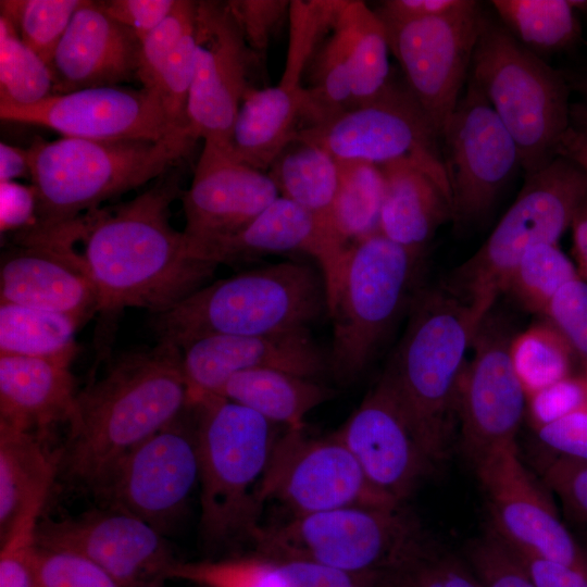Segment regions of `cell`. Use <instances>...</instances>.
Listing matches in <instances>:
<instances>
[{
	"label": "cell",
	"mask_w": 587,
	"mask_h": 587,
	"mask_svg": "<svg viewBox=\"0 0 587 587\" xmlns=\"http://www.w3.org/2000/svg\"><path fill=\"white\" fill-rule=\"evenodd\" d=\"M182 193L177 173L166 172L116 208H99L52 228L66 240H83L79 254L98 290V314L110 319L125 308L157 314L211 278L217 265L195 255L171 224V204Z\"/></svg>",
	"instance_id": "1"
},
{
	"label": "cell",
	"mask_w": 587,
	"mask_h": 587,
	"mask_svg": "<svg viewBox=\"0 0 587 587\" xmlns=\"http://www.w3.org/2000/svg\"><path fill=\"white\" fill-rule=\"evenodd\" d=\"M189 407L178 347L159 341L118 355L77 394L68 423L67 473L100 490L128 452Z\"/></svg>",
	"instance_id": "2"
},
{
	"label": "cell",
	"mask_w": 587,
	"mask_h": 587,
	"mask_svg": "<svg viewBox=\"0 0 587 587\" xmlns=\"http://www.w3.org/2000/svg\"><path fill=\"white\" fill-rule=\"evenodd\" d=\"M488 313L441 286L416 290L405 332L384 372L435 464L449 452L466 353Z\"/></svg>",
	"instance_id": "3"
},
{
	"label": "cell",
	"mask_w": 587,
	"mask_h": 587,
	"mask_svg": "<svg viewBox=\"0 0 587 587\" xmlns=\"http://www.w3.org/2000/svg\"><path fill=\"white\" fill-rule=\"evenodd\" d=\"M195 141L187 134L161 140L37 139L26 150L37 195L36 222L27 229L70 223L162 176Z\"/></svg>",
	"instance_id": "4"
},
{
	"label": "cell",
	"mask_w": 587,
	"mask_h": 587,
	"mask_svg": "<svg viewBox=\"0 0 587 587\" xmlns=\"http://www.w3.org/2000/svg\"><path fill=\"white\" fill-rule=\"evenodd\" d=\"M327 311L323 276L280 262L215 280L154 314L159 341L180 347L209 335H265L308 325Z\"/></svg>",
	"instance_id": "5"
},
{
	"label": "cell",
	"mask_w": 587,
	"mask_h": 587,
	"mask_svg": "<svg viewBox=\"0 0 587 587\" xmlns=\"http://www.w3.org/2000/svg\"><path fill=\"white\" fill-rule=\"evenodd\" d=\"M190 407L196 416L202 536L211 542L251 537L259 526V488L277 425L221 396L203 397Z\"/></svg>",
	"instance_id": "6"
},
{
	"label": "cell",
	"mask_w": 587,
	"mask_h": 587,
	"mask_svg": "<svg viewBox=\"0 0 587 587\" xmlns=\"http://www.w3.org/2000/svg\"><path fill=\"white\" fill-rule=\"evenodd\" d=\"M471 68V83L515 141L526 176L541 170L570 128L562 76L484 13Z\"/></svg>",
	"instance_id": "7"
},
{
	"label": "cell",
	"mask_w": 587,
	"mask_h": 587,
	"mask_svg": "<svg viewBox=\"0 0 587 587\" xmlns=\"http://www.w3.org/2000/svg\"><path fill=\"white\" fill-rule=\"evenodd\" d=\"M422 254L376 232L350 243L332 292L329 371L342 382L367 367L407 301L416 290Z\"/></svg>",
	"instance_id": "8"
},
{
	"label": "cell",
	"mask_w": 587,
	"mask_h": 587,
	"mask_svg": "<svg viewBox=\"0 0 587 587\" xmlns=\"http://www.w3.org/2000/svg\"><path fill=\"white\" fill-rule=\"evenodd\" d=\"M586 197V171L572 159L555 157L526 176L515 201L486 241L440 286L490 312L525 252L539 243L558 245Z\"/></svg>",
	"instance_id": "9"
},
{
	"label": "cell",
	"mask_w": 587,
	"mask_h": 587,
	"mask_svg": "<svg viewBox=\"0 0 587 587\" xmlns=\"http://www.w3.org/2000/svg\"><path fill=\"white\" fill-rule=\"evenodd\" d=\"M267 555L316 563L351 576L411 566L426 555L421 529L399 508L345 507L291 516L252 533Z\"/></svg>",
	"instance_id": "10"
},
{
	"label": "cell",
	"mask_w": 587,
	"mask_h": 587,
	"mask_svg": "<svg viewBox=\"0 0 587 587\" xmlns=\"http://www.w3.org/2000/svg\"><path fill=\"white\" fill-rule=\"evenodd\" d=\"M295 139L320 147L338 162L413 164L437 183L451 204L441 139L407 85L390 82L374 100L302 128Z\"/></svg>",
	"instance_id": "11"
},
{
	"label": "cell",
	"mask_w": 587,
	"mask_h": 587,
	"mask_svg": "<svg viewBox=\"0 0 587 587\" xmlns=\"http://www.w3.org/2000/svg\"><path fill=\"white\" fill-rule=\"evenodd\" d=\"M292 516L345 507L399 508L374 487L337 433L309 436L304 427L278 435L259 488Z\"/></svg>",
	"instance_id": "12"
},
{
	"label": "cell",
	"mask_w": 587,
	"mask_h": 587,
	"mask_svg": "<svg viewBox=\"0 0 587 587\" xmlns=\"http://www.w3.org/2000/svg\"><path fill=\"white\" fill-rule=\"evenodd\" d=\"M483 12L469 0L448 14L409 21H383L389 48L442 141L472 63Z\"/></svg>",
	"instance_id": "13"
},
{
	"label": "cell",
	"mask_w": 587,
	"mask_h": 587,
	"mask_svg": "<svg viewBox=\"0 0 587 587\" xmlns=\"http://www.w3.org/2000/svg\"><path fill=\"white\" fill-rule=\"evenodd\" d=\"M252 54L227 1H197L188 100L189 134L195 140L228 151L239 108L251 89Z\"/></svg>",
	"instance_id": "14"
},
{
	"label": "cell",
	"mask_w": 587,
	"mask_h": 587,
	"mask_svg": "<svg viewBox=\"0 0 587 587\" xmlns=\"http://www.w3.org/2000/svg\"><path fill=\"white\" fill-rule=\"evenodd\" d=\"M441 145L451 191V221L458 226L475 223L521 165L516 143L488 100L470 83Z\"/></svg>",
	"instance_id": "15"
},
{
	"label": "cell",
	"mask_w": 587,
	"mask_h": 587,
	"mask_svg": "<svg viewBox=\"0 0 587 587\" xmlns=\"http://www.w3.org/2000/svg\"><path fill=\"white\" fill-rule=\"evenodd\" d=\"M514 336L502 321H482L472 342L460 388L458 424L461 445L473 464L516 445L526 395L511 358Z\"/></svg>",
	"instance_id": "16"
},
{
	"label": "cell",
	"mask_w": 587,
	"mask_h": 587,
	"mask_svg": "<svg viewBox=\"0 0 587 587\" xmlns=\"http://www.w3.org/2000/svg\"><path fill=\"white\" fill-rule=\"evenodd\" d=\"M474 466L486 495L492 532L501 540L520 553L587 573V553L524 466L516 445L488 454Z\"/></svg>",
	"instance_id": "17"
},
{
	"label": "cell",
	"mask_w": 587,
	"mask_h": 587,
	"mask_svg": "<svg viewBox=\"0 0 587 587\" xmlns=\"http://www.w3.org/2000/svg\"><path fill=\"white\" fill-rule=\"evenodd\" d=\"M183 415L128 452L99 490L114 507L160 532L184 509L199 483L196 426Z\"/></svg>",
	"instance_id": "18"
},
{
	"label": "cell",
	"mask_w": 587,
	"mask_h": 587,
	"mask_svg": "<svg viewBox=\"0 0 587 587\" xmlns=\"http://www.w3.org/2000/svg\"><path fill=\"white\" fill-rule=\"evenodd\" d=\"M336 433L371 484L400 504L436 465L385 374Z\"/></svg>",
	"instance_id": "19"
},
{
	"label": "cell",
	"mask_w": 587,
	"mask_h": 587,
	"mask_svg": "<svg viewBox=\"0 0 587 587\" xmlns=\"http://www.w3.org/2000/svg\"><path fill=\"white\" fill-rule=\"evenodd\" d=\"M0 117L91 140H161L182 134L173 130L157 97L142 87L85 88L28 105L0 101Z\"/></svg>",
	"instance_id": "20"
},
{
	"label": "cell",
	"mask_w": 587,
	"mask_h": 587,
	"mask_svg": "<svg viewBox=\"0 0 587 587\" xmlns=\"http://www.w3.org/2000/svg\"><path fill=\"white\" fill-rule=\"evenodd\" d=\"M37 545L88 559L120 587L154 585L174 561L159 529L116 507L45 521L37 528Z\"/></svg>",
	"instance_id": "21"
},
{
	"label": "cell",
	"mask_w": 587,
	"mask_h": 587,
	"mask_svg": "<svg viewBox=\"0 0 587 587\" xmlns=\"http://www.w3.org/2000/svg\"><path fill=\"white\" fill-rule=\"evenodd\" d=\"M180 197L183 233L192 253L204 260L207 248L246 227L279 192L265 172L204 145L191 184Z\"/></svg>",
	"instance_id": "22"
},
{
	"label": "cell",
	"mask_w": 587,
	"mask_h": 587,
	"mask_svg": "<svg viewBox=\"0 0 587 587\" xmlns=\"http://www.w3.org/2000/svg\"><path fill=\"white\" fill-rule=\"evenodd\" d=\"M190 404L217 396L234 375L257 369L315 378L329 370L308 328L265 335H209L178 347Z\"/></svg>",
	"instance_id": "23"
},
{
	"label": "cell",
	"mask_w": 587,
	"mask_h": 587,
	"mask_svg": "<svg viewBox=\"0 0 587 587\" xmlns=\"http://www.w3.org/2000/svg\"><path fill=\"white\" fill-rule=\"evenodd\" d=\"M0 303L62 313L85 323L98 313L99 295L73 246L35 237L2 254Z\"/></svg>",
	"instance_id": "24"
},
{
	"label": "cell",
	"mask_w": 587,
	"mask_h": 587,
	"mask_svg": "<svg viewBox=\"0 0 587 587\" xmlns=\"http://www.w3.org/2000/svg\"><path fill=\"white\" fill-rule=\"evenodd\" d=\"M139 54L140 39L134 32L109 16L99 2L83 0L50 63L53 95L137 79Z\"/></svg>",
	"instance_id": "25"
},
{
	"label": "cell",
	"mask_w": 587,
	"mask_h": 587,
	"mask_svg": "<svg viewBox=\"0 0 587 587\" xmlns=\"http://www.w3.org/2000/svg\"><path fill=\"white\" fill-rule=\"evenodd\" d=\"M347 248L312 213L279 196L241 230L207 248L202 258L218 265L270 253H304L319 265L327 297Z\"/></svg>",
	"instance_id": "26"
},
{
	"label": "cell",
	"mask_w": 587,
	"mask_h": 587,
	"mask_svg": "<svg viewBox=\"0 0 587 587\" xmlns=\"http://www.w3.org/2000/svg\"><path fill=\"white\" fill-rule=\"evenodd\" d=\"M304 73L298 65L285 64L275 86L248 91L234 124L228 154L259 171L270 168L301 128Z\"/></svg>",
	"instance_id": "27"
},
{
	"label": "cell",
	"mask_w": 587,
	"mask_h": 587,
	"mask_svg": "<svg viewBox=\"0 0 587 587\" xmlns=\"http://www.w3.org/2000/svg\"><path fill=\"white\" fill-rule=\"evenodd\" d=\"M196 8L197 1L177 0L170 16L140 40L137 72V80L157 97L173 130L189 136Z\"/></svg>",
	"instance_id": "28"
},
{
	"label": "cell",
	"mask_w": 587,
	"mask_h": 587,
	"mask_svg": "<svg viewBox=\"0 0 587 587\" xmlns=\"http://www.w3.org/2000/svg\"><path fill=\"white\" fill-rule=\"evenodd\" d=\"M70 366L53 359L0 357V422L28 432L68 424L77 400Z\"/></svg>",
	"instance_id": "29"
},
{
	"label": "cell",
	"mask_w": 587,
	"mask_h": 587,
	"mask_svg": "<svg viewBox=\"0 0 587 587\" xmlns=\"http://www.w3.org/2000/svg\"><path fill=\"white\" fill-rule=\"evenodd\" d=\"M385 182L379 232L396 243L423 253L438 227L451 221V204L420 167L396 162L379 166Z\"/></svg>",
	"instance_id": "30"
},
{
	"label": "cell",
	"mask_w": 587,
	"mask_h": 587,
	"mask_svg": "<svg viewBox=\"0 0 587 587\" xmlns=\"http://www.w3.org/2000/svg\"><path fill=\"white\" fill-rule=\"evenodd\" d=\"M164 578L202 587H353L342 572L301 560L240 558L220 561L174 560Z\"/></svg>",
	"instance_id": "31"
},
{
	"label": "cell",
	"mask_w": 587,
	"mask_h": 587,
	"mask_svg": "<svg viewBox=\"0 0 587 587\" xmlns=\"http://www.w3.org/2000/svg\"><path fill=\"white\" fill-rule=\"evenodd\" d=\"M217 396L251 409L275 425L298 429L304 427L308 413L329 400L334 391L313 378L257 369L230 377Z\"/></svg>",
	"instance_id": "32"
},
{
	"label": "cell",
	"mask_w": 587,
	"mask_h": 587,
	"mask_svg": "<svg viewBox=\"0 0 587 587\" xmlns=\"http://www.w3.org/2000/svg\"><path fill=\"white\" fill-rule=\"evenodd\" d=\"M333 27L342 37L355 105L377 98L390 84L386 27L363 1L341 0Z\"/></svg>",
	"instance_id": "33"
},
{
	"label": "cell",
	"mask_w": 587,
	"mask_h": 587,
	"mask_svg": "<svg viewBox=\"0 0 587 587\" xmlns=\"http://www.w3.org/2000/svg\"><path fill=\"white\" fill-rule=\"evenodd\" d=\"M268 170L267 174L279 196L308 210L337 237L333 209L339 184V166L332 155L313 143L295 139Z\"/></svg>",
	"instance_id": "34"
},
{
	"label": "cell",
	"mask_w": 587,
	"mask_h": 587,
	"mask_svg": "<svg viewBox=\"0 0 587 587\" xmlns=\"http://www.w3.org/2000/svg\"><path fill=\"white\" fill-rule=\"evenodd\" d=\"M54 473V461L32 432L0 422L1 539L26 502L51 486Z\"/></svg>",
	"instance_id": "35"
},
{
	"label": "cell",
	"mask_w": 587,
	"mask_h": 587,
	"mask_svg": "<svg viewBox=\"0 0 587 587\" xmlns=\"http://www.w3.org/2000/svg\"><path fill=\"white\" fill-rule=\"evenodd\" d=\"M79 320L42 309L0 303V357H27L72 363Z\"/></svg>",
	"instance_id": "36"
},
{
	"label": "cell",
	"mask_w": 587,
	"mask_h": 587,
	"mask_svg": "<svg viewBox=\"0 0 587 587\" xmlns=\"http://www.w3.org/2000/svg\"><path fill=\"white\" fill-rule=\"evenodd\" d=\"M586 2L567 0H494L504 27L538 55L571 45L579 33L575 13Z\"/></svg>",
	"instance_id": "37"
},
{
	"label": "cell",
	"mask_w": 587,
	"mask_h": 587,
	"mask_svg": "<svg viewBox=\"0 0 587 587\" xmlns=\"http://www.w3.org/2000/svg\"><path fill=\"white\" fill-rule=\"evenodd\" d=\"M338 166L333 225L337 237L348 246L379 232L385 182L375 164L353 161L338 162Z\"/></svg>",
	"instance_id": "38"
},
{
	"label": "cell",
	"mask_w": 587,
	"mask_h": 587,
	"mask_svg": "<svg viewBox=\"0 0 587 587\" xmlns=\"http://www.w3.org/2000/svg\"><path fill=\"white\" fill-rule=\"evenodd\" d=\"M332 34L316 48L309 66V84L301 128L330 121L355 107L351 73L345 43L339 32L332 26Z\"/></svg>",
	"instance_id": "39"
},
{
	"label": "cell",
	"mask_w": 587,
	"mask_h": 587,
	"mask_svg": "<svg viewBox=\"0 0 587 587\" xmlns=\"http://www.w3.org/2000/svg\"><path fill=\"white\" fill-rule=\"evenodd\" d=\"M511 358L526 399L572 375L576 360L565 338L549 321L514 336Z\"/></svg>",
	"instance_id": "40"
},
{
	"label": "cell",
	"mask_w": 587,
	"mask_h": 587,
	"mask_svg": "<svg viewBox=\"0 0 587 587\" xmlns=\"http://www.w3.org/2000/svg\"><path fill=\"white\" fill-rule=\"evenodd\" d=\"M54 93L50 66L0 14V101L28 105Z\"/></svg>",
	"instance_id": "41"
},
{
	"label": "cell",
	"mask_w": 587,
	"mask_h": 587,
	"mask_svg": "<svg viewBox=\"0 0 587 587\" xmlns=\"http://www.w3.org/2000/svg\"><path fill=\"white\" fill-rule=\"evenodd\" d=\"M578 277L577 268L557 243H539L525 252L503 291H510L528 311L545 313L555 294Z\"/></svg>",
	"instance_id": "42"
},
{
	"label": "cell",
	"mask_w": 587,
	"mask_h": 587,
	"mask_svg": "<svg viewBox=\"0 0 587 587\" xmlns=\"http://www.w3.org/2000/svg\"><path fill=\"white\" fill-rule=\"evenodd\" d=\"M82 0H1L0 14L49 66Z\"/></svg>",
	"instance_id": "43"
},
{
	"label": "cell",
	"mask_w": 587,
	"mask_h": 587,
	"mask_svg": "<svg viewBox=\"0 0 587 587\" xmlns=\"http://www.w3.org/2000/svg\"><path fill=\"white\" fill-rule=\"evenodd\" d=\"M50 487L41 488L26 502L1 539L0 587H35L37 528Z\"/></svg>",
	"instance_id": "44"
},
{
	"label": "cell",
	"mask_w": 587,
	"mask_h": 587,
	"mask_svg": "<svg viewBox=\"0 0 587 587\" xmlns=\"http://www.w3.org/2000/svg\"><path fill=\"white\" fill-rule=\"evenodd\" d=\"M469 563L483 587H536L516 551L494 532L473 542Z\"/></svg>",
	"instance_id": "45"
},
{
	"label": "cell",
	"mask_w": 587,
	"mask_h": 587,
	"mask_svg": "<svg viewBox=\"0 0 587 587\" xmlns=\"http://www.w3.org/2000/svg\"><path fill=\"white\" fill-rule=\"evenodd\" d=\"M35 587H120L88 559L67 550L37 547Z\"/></svg>",
	"instance_id": "46"
},
{
	"label": "cell",
	"mask_w": 587,
	"mask_h": 587,
	"mask_svg": "<svg viewBox=\"0 0 587 587\" xmlns=\"http://www.w3.org/2000/svg\"><path fill=\"white\" fill-rule=\"evenodd\" d=\"M544 314L565 338L587 376V282L578 277L565 284Z\"/></svg>",
	"instance_id": "47"
},
{
	"label": "cell",
	"mask_w": 587,
	"mask_h": 587,
	"mask_svg": "<svg viewBox=\"0 0 587 587\" xmlns=\"http://www.w3.org/2000/svg\"><path fill=\"white\" fill-rule=\"evenodd\" d=\"M587 410V376L572 374L526 399L534 429Z\"/></svg>",
	"instance_id": "48"
},
{
	"label": "cell",
	"mask_w": 587,
	"mask_h": 587,
	"mask_svg": "<svg viewBox=\"0 0 587 587\" xmlns=\"http://www.w3.org/2000/svg\"><path fill=\"white\" fill-rule=\"evenodd\" d=\"M243 38L254 55L264 54L272 36L289 16L287 0H232L227 1Z\"/></svg>",
	"instance_id": "49"
},
{
	"label": "cell",
	"mask_w": 587,
	"mask_h": 587,
	"mask_svg": "<svg viewBox=\"0 0 587 587\" xmlns=\"http://www.w3.org/2000/svg\"><path fill=\"white\" fill-rule=\"evenodd\" d=\"M542 479L567 515L587 525V462L553 454L544 464Z\"/></svg>",
	"instance_id": "50"
},
{
	"label": "cell",
	"mask_w": 587,
	"mask_h": 587,
	"mask_svg": "<svg viewBox=\"0 0 587 587\" xmlns=\"http://www.w3.org/2000/svg\"><path fill=\"white\" fill-rule=\"evenodd\" d=\"M99 3L109 16L141 40L170 16L177 0H110Z\"/></svg>",
	"instance_id": "51"
},
{
	"label": "cell",
	"mask_w": 587,
	"mask_h": 587,
	"mask_svg": "<svg viewBox=\"0 0 587 587\" xmlns=\"http://www.w3.org/2000/svg\"><path fill=\"white\" fill-rule=\"evenodd\" d=\"M540 444L554 455L587 462V410L535 429Z\"/></svg>",
	"instance_id": "52"
},
{
	"label": "cell",
	"mask_w": 587,
	"mask_h": 587,
	"mask_svg": "<svg viewBox=\"0 0 587 587\" xmlns=\"http://www.w3.org/2000/svg\"><path fill=\"white\" fill-rule=\"evenodd\" d=\"M412 587H483L471 567L452 557L427 554L415 564Z\"/></svg>",
	"instance_id": "53"
},
{
	"label": "cell",
	"mask_w": 587,
	"mask_h": 587,
	"mask_svg": "<svg viewBox=\"0 0 587 587\" xmlns=\"http://www.w3.org/2000/svg\"><path fill=\"white\" fill-rule=\"evenodd\" d=\"M37 195L34 186L0 183L1 233L27 229L36 222Z\"/></svg>",
	"instance_id": "54"
},
{
	"label": "cell",
	"mask_w": 587,
	"mask_h": 587,
	"mask_svg": "<svg viewBox=\"0 0 587 587\" xmlns=\"http://www.w3.org/2000/svg\"><path fill=\"white\" fill-rule=\"evenodd\" d=\"M469 0H386L377 15L383 21H409L448 14L461 9Z\"/></svg>",
	"instance_id": "55"
},
{
	"label": "cell",
	"mask_w": 587,
	"mask_h": 587,
	"mask_svg": "<svg viewBox=\"0 0 587 587\" xmlns=\"http://www.w3.org/2000/svg\"><path fill=\"white\" fill-rule=\"evenodd\" d=\"M516 553L536 587H587V573L559 562Z\"/></svg>",
	"instance_id": "56"
},
{
	"label": "cell",
	"mask_w": 587,
	"mask_h": 587,
	"mask_svg": "<svg viewBox=\"0 0 587 587\" xmlns=\"http://www.w3.org/2000/svg\"><path fill=\"white\" fill-rule=\"evenodd\" d=\"M22 176L30 177V168L27 151L10 146L5 142L0 143V183L15 182Z\"/></svg>",
	"instance_id": "57"
},
{
	"label": "cell",
	"mask_w": 587,
	"mask_h": 587,
	"mask_svg": "<svg viewBox=\"0 0 587 587\" xmlns=\"http://www.w3.org/2000/svg\"><path fill=\"white\" fill-rule=\"evenodd\" d=\"M571 226L574 252L580 270L587 264V197L577 210Z\"/></svg>",
	"instance_id": "58"
},
{
	"label": "cell",
	"mask_w": 587,
	"mask_h": 587,
	"mask_svg": "<svg viewBox=\"0 0 587 587\" xmlns=\"http://www.w3.org/2000/svg\"><path fill=\"white\" fill-rule=\"evenodd\" d=\"M579 274H582L583 276H585L587 278V264L584 265L579 271H578Z\"/></svg>",
	"instance_id": "59"
},
{
	"label": "cell",
	"mask_w": 587,
	"mask_h": 587,
	"mask_svg": "<svg viewBox=\"0 0 587 587\" xmlns=\"http://www.w3.org/2000/svg\"><path fill=\"white\" fill-rule=\"evenodd\" d=\"M583 91H584L585 99H586V102H587V82H585V84H584Z\"/></svg>",
	"instance_id": "60"
},
{
	"label": "cell",
	"mask_w": 587,
	"mask_h": 587,
	"mask_svg": "<svg viewBox=\"0 0 587 587\" xmlns=\"http://www.w3.org/2000/svg\"><path fill=\"white\" fill-rule=\"evenodd\" d=\"M137 587H154V585H143V586H137Z\"/></svg>",
	"instance_id": "61"
},
{
	"label": "cell",
	"mask_w": 587,
	"mask_h": 587,
	"mask_svg": "<svg viewBox=\"0 0 587 587\" xmlns=\"http://www.w3.org/2000/svg\"><path fill=\"white\" fill-rule=\"evenodd\" d=\"M353 587H355V586H353Z\"/></svg>",
	"instance_id": "62"
}]
</instances>
